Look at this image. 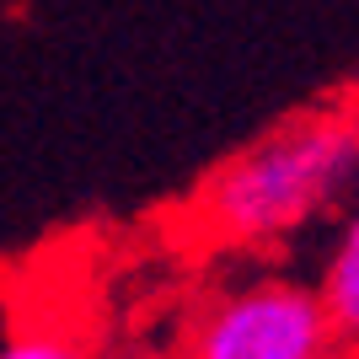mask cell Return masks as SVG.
<instances>
[{"mask_svg": "<svg viewBox=\"0 0 359 359\" xmlns=\"http://www.w3.org/2000/svg\"><path fill=\"white\" fill-rule=\"evenodd\" d=\"M0 359H91V354L65 327H22L0 344Z\"/></svg>", "mask_w": 359, "mask_h": 359, "instance_id": "4", "label": "cell"}, {"mask_svg": "<svg viewBox=\"0 0 359 359\" xmlns=\"http://www.w3.org/2000/svg\"><path fill=\"white\" fill-rule=\"evenodd\" d=\"M316 300H322V316H327V327H332L338 354L359 359V194L348 198L344 220H338V231H332Z\"/></svg>", "mask_w": 359, "mask_h": 359, "instance_id": "3", "label": "cell"}, {"mask_svg": "<svg viewBox=\"0 0 359 359\" xmlns=\"http://www.w3.org/2000/svg\"><path fill=\"white\" fill-rule=\"evenodd\" d=\"M177 359H338V344L316 290L263 273L204 300Z\"/></svg>", "mask_w": 359, "mask_h": 359, "instance_id": "2", "label": "cell"}, {"mask_svg": "<svg viewBox=\"0 0 359 359\" xmlns=\"http://www.w3.org/2000/svg\"><path fill=\"white\" fill-rule=\"evenodd\" d=\"M135 359H177V354H156V348H145V354H135Z\"/></svg>", "mask_w": 359, "mask_h": 359, "instance_id": "5", "label": "cell"}, {"mask_svg": "<svg viewBox=\"0 0 359 359\" xmlns=\"http://www.w3.org/2000/svg\"><path fill=\"white\" fill-rule=\"evenodd\" d=\"M359 194V107L316 102L236 145L198 182L194 236L225 252H263Z\"/></svg>", "mask_w": 359, "mask_h": 359, "instance_id": "1", "label": "cell"}]
</instances>
